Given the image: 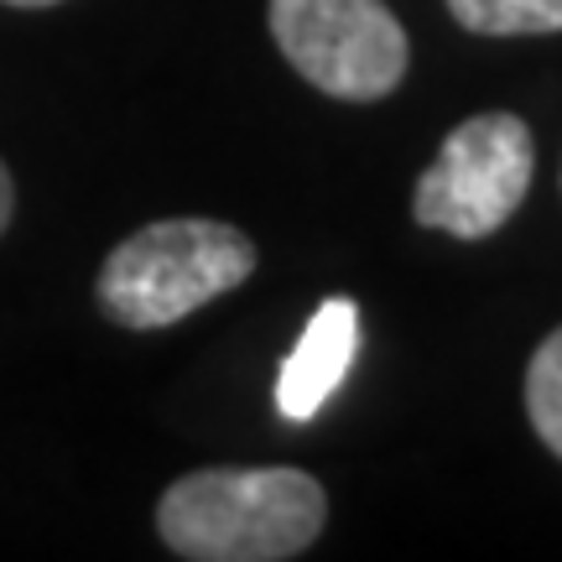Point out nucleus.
<instances>
[{
    "mask_svg": "<svg viewBox=\"0 0 562 562\" xmlns=\"http://www.w3.org/2000/svg\"><path fill=\"white\" fill-rule=\"evenodd\" d=\"M256 240L224 220H157L125 235L100 266V307L121 328L151 334L250 281Z\"/></svg>",
    "mask_w": 562,
    "mask_h": 562,
    "instance_id": "obj_2",
    "label": "nucleus"
},
{
    "mask_svg": "<svg viewBox=\"0 0 562 562\" xmlns=\"http://www.w3.org/2000/svg\"><path fill=\"white\" fill-rule=\"evenodd\" d=\"M328 495L313 474L271 469H199L167 484L157 531L188 562H286L323 537Z\"/></svg>",
    "mask_w": 562,
    "mask_h": 562,
    "instance_id": "obj_1",
    "label": "nucleus"
},
{
    "mask_svg": "<svg viewBox=\"0 0 562 562\" xmlns=\"http://www.w3.org/2000/svg\"><path fill=\"white\" fill-rule=\"evenodd\" d=\"M360 355V302L328 297L307 318L297 349L281 360L277 375V412L286 422H313L328 406V396L344 385L349 364Z\"/></svg>",
    "mask_w": 562,
    "mask_h": 562,
    "instance_id": "obj_5",
    "label": "nucleus"
},
{
    "mask_svg": "<svg viewBox=\"0 0 562 562\" xmlns=\"http://www.w3.org/2000/svg\"><path fill=\"white\" fill-rule=\"evenodd\" d=\"M537 172V146L521 115L484 110L448 131L432 167L417 178L412 220L453 240H484L495 235L516 209Z\"/></svg>",
    "mask_w": 562,
    "mask_h": 562,
    "instance_id": "obj_3",
    "label": "nucleus"
},
{
    "mask_svg": "<svg viewBox=\"0 0 562 562\" xmlns=\"http://www.w3.org/2000/svg\"><path fill=\"white\" fill-rule=\"evenodd\" d=\"M281 58L334 100H385L406 79L412 42L385 0H271Z\"/></svg>",
    "mask_w": 562,
    "mask_h": 562,
    "instance_id": "obj_4",
    "label": "nucleus"
},
{
    "mask_svg": "<svg viewBox=\"0 0 562 562\" xmlns=\"http://www.w3.org/2000/svg\"><path fill=\"white\" fill-rule=\"evenodd\" d=\"M474 37H552L562 32V0H442Z\"/></svg>",
    "mask_w": 562,
    "mask_h": 562,
    "instance_id": "obj_6",
    "label": "nucleus"
},
{
    "mask_svg": "<svg viewBox=\"0 0 562 562\" xmlns=\"http://www.w3.org/2000/svg\"><path fill=\"white\" fill-rule=\"evenodd\" d=\"M11 209H16V182H11L5 161H0V235H5V224H11Z\"/></svg>",
    "mask_w": 562,
    "mask_h": 562,
    "instance_id": "obj_8",
    "label": "nucleus"
},
{
    "mask_svg": "<svg viewBox=\"0 0 562 562\" xmlns=\"http://www.w3.org/2000/svg\"><path fill=\"white\" fill-rule=\"evenodd\" d=\"M5 5H26V11H37V5H58V0H5Z\"/></svg>",
    "mask_w": 562,
    "mask_h": 562,
    "instance_id": "obj_9",
    "label": "nucleus"
},
{
    "mask_svg": "<svg viewBox=\"0 0 562 562\" xmlns=\"http://www.w3.org/2000/svg\"><path fill=\"white\" fill-rule=\"evenodd\" d=\"M526 417L537 438L562 459V328H552L526 364Z\"/></svg>",
    "mask_w": 562,
    "mask_h": 562,
    "instance_id": "obj_7",
    "label": "nucleus"
}]
</instances>
